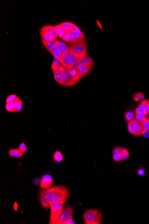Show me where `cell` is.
Wrapping results in <instances>:
<instances>
[{
    "label": "cell",
    "instance_id": "obj_1",
    "mask_svg": "<svg viewBox=\"0 0 149 224\" xmlns=\"http://www.w3.org/2000/svg\"><path fill=\"white\" fill-rule=\"evenodd\" d=\"M70 196V193L66 187L55 185L48 189L41 191L39 195L40 202L45 209L48 210L50 205L56 203L65 204Z\"/></svg>",
    "mask_w": 149,
    "mask_h": 224
},
{
    "label": "cell",
    "instance_id": "obj_2",
    "mask_svg": "<svg viewBox=\"0 0 149 224\" xmlns=\"http://www.w3.org/2000/svg\"><path fill=\"white\" fill-rule=\"evenodd\" d=\"M83 218L85 224H101L103 215L101 211L97 209H89L85 212Z\"/></svg>",
    "mask_w": 149,
    "mask_h": 224
},
{
    "label": "cell",
    "instance_id": "obj_3",
    "mask_svg": "<svg viewBox=\"0 0 149 224\" xmlns=\"http://www.w3.org/2000/svg\"><path fill=\"white\" fill-rule=\"evenodd\" d=\"M87 42L85 41L71 44L69 49L73 53L76 57L83 58L87 54Z\"/></svg>",
    "mask_w": 149,
    "mask_h": 224
},
{
    "label": "cell",
    "instance_id": "obj_4",
    "mask_svg": "<svg viewBox=\"0 0 149 224\" xmlns=\"http://www.w3.org/2000/svg\"><path fill=\"white\" fill-rule=\"evenodd\" d=\"M64 204L56 203L50 205V215L49 224H56L60 214L63 209Z\"/></svg>",
    "mask_w": 149,
    "mask_h": 224
},
{
    "label": "cell",
    "instance_id": "obj_5",
    "mask_svg": "<svg viewBox=\"0 0 149 224\" xmlns=\"http://www.w3.org/2000/svg\"><path fill=\"white\" fill-rule=\"evenodd\" d=\"M73 213V209L71 206L68 205L65 206L63 208L56 224H65L69 220L72 218Z\"/></svg>",
    "mask_w": 149,
    "mask_h": 224
},
{
    "label": "cell",
    "instance_id": "obj_6",
    "mask_svg": "<svg viewBox=\"0 0 149 224\" xmlns=\"http://www.w3.org/2000/svg\"><path fill=\"white\" fill-rule=\"evenodd\" d=\"M62 84L64 86H72L78 83V81L70 74V70L64 67L62 74Z\"/></svg>",
    "mask_w": 149,
    "mask_h": 224
},
{
    "label": "cell",
    "instance_id": "obj_7",
    "mask_svg": "<svg viewBox=\"0 0 149 224\" xmlns=\"http://www.w3.org/2000/svg\"><path fill=\"white\" fill-rule=\"evenodd\" d=\"M129 123L131 125L133 131H134L136 134V136L142 135V133L143 129L142 122L137 120L135 117H134Z\"/></svg>",
    "mask_w": 149,
    "mask_h": 224
},
{
    "label": "cell",
    "instance_id": "obj_8",
    "mask_svg": "<svg viewBox=\"0 0 149 224\" xmlns=\"http://www.w3.org/2000/svg\"><path fill=\"white\" fill-rule=\"evenodd\" d=\"M53 183V179L50 174H44L40 179V185L42 188L48 189L52 187Z\"/></svg>",
    "mask_w": 149,
    "mask_h": 224
},
{
    "label": "cell",
    "instance_id": "obj_9",
    "mask_svg": "<svg viewBox=\"0 0 149 224\" xmlns=\"http://www.w3.org/2000/svg\"><path fill=\"white\" fill-rule=\"evenodd\" d=\"M41 31L45 32L46 33L52 35L54 37V39H56L58 36L57 32L56 26H53L46 25L42 28Z\"/></svg>",
    "mask_w": 149,
    "mask_h": 224
},
{
    "label": "cell",
    "instance_id": "obj_10",
    "mask_svg": "<svg viewBox=\"0 0 149 224\" xmlns=\"http://www.w3.org/2000/svg\"><path fill=\"white\" fill-rule=\"evenodd\" d=\"M94 65L87 64H81L78 68L77 69L79 73L84 77L88 74L92 70Z\"/></svg>",
    "mask_w": 149,
    "mask_h": 224
},
{
    "label": "cell",
    "instance_id": "obj_11",
    "mask_svg": "<svg viewBox=\"0 0 149 224\" xmlns=\"http://www.w3.org/2000/svg\"><path fill=\"white\" fill-rule=\"evenodd\" d=\"M70 52L69 49L68 51L65 54L62 55V56L61 59V62L62 64V66L64 68H68L69 66L70 62Z\"/></svg>",
    "mask_w": 149,
    "mask_h": 224
},
{
    "label": "cell",
    "instance_id": "obj_12",
    "mask_svg": "<svg viewBox=\"0 0 149 224\" xmlns=\"http://www.w3.org/2000/svg\"><path fill=\"white\" fill-rule=\"evenodd\" d=\"M64 67L62 65L58 70L54 73V78L55 80L58 84H62V72L64 71Z\"/></svg>",
    "mask_w": 149,
    "mask_h": 224
},
{
    "label": "cell",
    "instance_id": "obj_13",
    "mask_svg": "<svg viewBox=\"0 0 149 224\" xmlns=\"http://www.w3.org/2000/svg\"><path fill=\"white\" fill-rule=\"evenodd\" d=\"M60 27L62 29L65 33L66 32H72V30L75 24H72V22H62L61 24H58Z\"/></svg>",
    "mask_w": 149,
    "mask_h": 224
},
{
    "label": "cell",
    "instance_id": "obj_14",
    "mask_svg": "<svg viewBox=\"0 0 149 224\" xmlns=\"http://www.w3.org/2000/svg\"><path fill=\"white\" fill-rule=\"evenodd\" d=\"M72 32L73 35L74 39H75L76 43H80V42L85 41V36L81 31H76V32Z\"/></svg>",
    "mask_w": 149,
    "mask_h": 224
},
{
    "label": "cell",
    "instance_id": "obj_15",
    "mask_svg": "<svg viewBox=\"0 0 149 224\" xmlns=\"http://www.w3.org/2000/svg\"><path fill=\"white\" fill-rule=\"evenodd\" d=\"M9 155L10 157H15L17 158H20L22 157L24 153L17 149H11L8 152Z\"/></svg>",
    "mask_w": 149,
    "mask_h": 224
},
{
    "label": "cell",
    "instance_id": "obj_16",
    "mask_svg": "<svg viewBox=\"0 0 149 224\" xmlns=\"http://www.w3.org/2000/svg\"><path fill=\"white\" fill-rule=\"evenodd\" d=\"M51 54L53 56L54 58H57V59L60 60V61H61V59L62 55L60 49L58 48V45L56 43V45H54V47L53 48L52 50V52H51Z\"/></svg>",
    "mask_w": 149,
    "mask_h": 224
},
{
    "label": "cell",
    "instance_id": "obj_17",
    "mask_svg": "<svg viewBox=\"0 0 149 224\" xmlns=\"http://www.w3.org/2000/svg\"><path fill=\"white\" fill-rule=\"evenodd\" d=\"M56 43L58 45L62 55H64L68 51L69 48H68V46H66V44L64 42L60 41L58 40H56Z\"/></svg>",
    "mask_w": 149,
    "mask_h": 224
},
{
    "label": "cell",
    "instance_id": "obj_18",
    "mask_svg": "<svg viewBox=\"0 0 149 224\" xmlns=\"http://www.w3.org/2000/svg\"><path fill=\"white\" fill-rule=\"evenodd\" d=\"M42 42L44 46L46 48V49L51 53L53 48L54 47L56 44V40L52 41L50 42H46L45 41L42 40Z\"/></svg>",
    "mask_w": 149,
    "mask_h": 224
},
{
    "label": "cell",
    "instance_id": "obj_19",
    "mask_svg": "<svg viewBox=\"0 0 149 224\" xmlns=\"http://www.w3.org/2000/svg\"><path fill=\"white\" fill-rule=\"evenodd\" d=\"M62 65V64L60 60L54 57L52 63V66H51V68H52L53 73H54V72L58 70Z\"/></svg>",
    "mask_w": 149,
    "mask_h": 224
},
{
    "label": "cell",
    "instance_id": "obj_20",
    "mask_svg": "<svg viewBox=\"0 0 149 224\" xmlns=\"http://www.w3.org/2000/svg\"><path fill=\"white\" fill-rule=\"evenodd\" d=\"M40 32L41 37L42 40L45 41L46 42H50L52 41H54V37L52 35H50L49 34L46 33L45 32H42V31H40Z\"/></svg>",
    "mask_w": 149,
    "mask_h": 224
},
{
    "label": "cell",
    "instance_id": "obj_21",
    "mask_svg": "<svg viewBox=\"0 0 149 224\" xmlns=\"http://www.w3.org/2000/svg\"><path fill=\"white\" fill-rule=\"evenodd\" d=\"M81 64H87V65H95V63L93 60L91 58L88 54H86V56L82 58L81 60Z\"/></svg>",
    "mask_w": 149,
    "mask_h": 224
},
{
    "label": "cell",
    "instance_id": "obj_22",
    "mask_svg": "<svg viewBox=\"0 0 149 224\" xmlns=\"http://www.w3.org/2000/svg\"><path fill=\"white\" fill-rule=\"evenodd\" d=\"M143 129L142 134H145L149 131V118L146 117L142 121Z\"/></svg>",
    "mask_w": 149,
    "mask_h": 224
},
{
    "label": "cell",
    "instance_id": "obj_23",
    "mask_svg": "<svg viewBox=\"0 0 149 224\" xmlns=\"http://www.w3.org/2000/svg\"><path fill=\"white\" fill-rule=\"evenodd\" d=\"M53 159L56 162H60L64 159V156L60 151H56L53 155Z\"/></svg>",
    "mask_w": 149,
    "mask_h": 224
},
{
    "label": "cell",
    "instance_id": "obj_24",
    "mask_svg": "<svg viewBox=\"0 0 149 224\" xmlns=\"http://www.w3.org/2000/svg\"><path fill=\"white\" fill-rule=\"evenodd\" d=\"M15 104H16V101L9 104H6L5 106V109L9 112H16V110L15 108Z\"/></svg>",
    "mask_w": 149,
    "mask_h": 224
},
{
    "label": "cell",
    "instance_id": "obj_25",
    "mask_svg": "<svg viewBox=\"0 0 149 224\" xmlns=\"http://www.w3.org/2000/svg\"><path fill=\"white\" fill-rule=\"evenodd\" d=\"M70 51V50H69ZM70 52V62L69 66L68 69H72L74 67V64L76 62V56L74 55L73 53H72V52Z\"/></svg>",
    "mask_w": 149,
    "mask_h": 224
},
{
    "label": "cell",
    "instance_id": "obj_26",
    "mask_svg": "<svg viewBox=\"0 0 149 224\" xmlns=\"http://www.w3.org/2000/svg\"><path fill=\"white\" fill-rule=\"evenodd\" d=\"M120 155H121V157L122 160H124L128 159L130 157L129 151L128 149H125V148H123Z\"/></svg>",
    "mask_w": 149,
    "mask_h": 224
},
{
    "label": "cell",
    "instance_id": "obj_27",
    "mask_svg": "<svg viewBox=\"0 0 149 224\" xmlns=\"http://www.w3.org/2000/svg\"><path fill=\"white\" fill-rule=\"evenodd\" d=\"M18 98L16 94H11L6 98V104H9V103L16 101Z\"/></svg>",
    "mask_w": 149,
    "mask_h": 224
},
{
    "label": "cell",
    "instance_id": "obj_28",
    "mask_svg": "<svg viewBox=\"0 0 149 224\" xmlns=\"http://www.w3.org/2000/svg\"><path fill=\"white\" fill-rule=\"evenodd\" d=\"M15 108L16 110V112H20L21 111L22 108V101L18 98L17 100L16 101V104H15Z\"/></svg>",
    "mask_w": 149,
    "mask_h": 224
},
{
    "label": "cell",
    "instance_id": "obj_29",
    "mask_svg": "<svg viewBox=\"0 0 149 224\" xmlns=\"http://www.w3.org/2000/svg\"><path fill=\"white\" fill-rule=\"evenodd\" d=\"M138 107L145 108L149 113V101L148 100H143L138 105Z\"/></svg>",
    "mask_w": 149,
    "mask_h": 224
},
{
    "label": "cell",
    "instance_id": "obj_30",
    "mask_svg": "<svg viewBox=\"0 0 149 224\" xmlns=\"http://www.w3.org/2000/svg\"><path fill=\"white\" fill-rule=\"evenodd\" d=\"M56 28L58 36L60 39H62V37H63L65 34L64 31L60 27V26L58 25L56 26Z\"/></svg>",
    "mask_w": 149,
    "mask_h": 224
},
{
    "label": "cell",
    "instance_id": "obj_31",
    "mask_svg": "<svg viewBox=\"0 0 149 224\" xmlns=\"http://www.w3.org/2000/svg\"><path fill=\"white\" fill-rule=\"evenodd\" d=\"M135 112L144 114L146 116H147L148 115V113H149L146 109H145L144 108H142V107H138V108L136 109Z\"/></svg>",
    "mask_w": 149,
    "mask_h": 224
},
{
    "label": "cell",
    "instance_id": "obj_32",
    "mask_svg": "<svg viewBox=\"0 0 149 224\" xmlns=\"http://www.w3.org/2000/svg\"><path fill=\"white\" fill-rule=\"evenodd\" d=\"M135 115V118L137 120H138L139 121L142 122L143 120L145 119V118L146 117V116L142 113H136Z\"/></svg>",
    "mask_w": 149,
    "mask_h": 224
},
{
    "label": "cell",
    "instance_id": "obj_33",
    "mask_svg": "<svg viewBox=\"0 0 149 224\" xmlns=\"http://www.w3.org/2000/svg\"><path fill=\"white\" fill-rule=\"evenodd\" d=\"M123 148L120 146L115 147L113 150V154H121Z\"/></svg>",
    "mask_w": 149,
    "mask_h": 224
},
{
    "label": "cell",
    "instance_id": "obj_34",
    "mask_svg": "<svg viewBox=\"0 0 149 224\" xmlns=\"http://www.w3.org/2000/svg\"><path fill=\"white\" fill-rule=\"evenodd\" d=\"M18 149L21 151L22 152L24 153L27 150V146L26 145L25 143L24 142H22V143H21L20 144V145H19V147H18Z\"/></svg>",
    "mask_w": 149,
    "mask_h": 224
},
{
    "label": "cell",
    "instance_id": "obj_35",
    "mask_svg": "<svg viewBox=\"0 0 149 224\" xmlns=\"http://www.w3.org/2000/svg\"><path fill=\"white\" fill-rule=\"evenodd\" d=\"M113 160L115 162H120L122 160L120 154H113Z\"/></svg>",
    "mask_w": 149,
    "mask_h": 224
},
{
    "label": "cell",
    "instance_id": "obj_36",
    "mask_svg": "<svg viewBox=\"0 0 149 224\" xmlns=\"http://www.w3.org/2000/svg\"><path fill=\"white\" fill-rule=\"evenodd\" d=\"M134 117V114L132 112H128L125 116L126 119L128 121L131 120Z\"/></svg>",
    "mask_w": 149,
    "mask_h": 224
},
{
    "label": "cell",
    "instance_id": "obj_37",
    "mask_svg": "<svg viewBox=\"0 0 149 224\" xmlns=\"http://www.w3.org/2000/svg\"><path fill=\"white\" fill-rule=\"evenodd\" d=\"M81 58L77 57V58H76V62H75L74 67V69H77L80 66V65L81 64Z\"/></svg>",
    "mask_w": 149,
    "mask_h": 224
},
{
    "label": "cell",
    "instance_id": "obj_38",
    "mask_svg": "<svg viewBox=\"0 0 149 224\" xmlns=\"http://www.w3.org/2000/svg\"><path fill=\"white\" fill-rule=\"evenodd\" d=\"M70 34V32L65 33L64 35V36H63V37H62V40H64L65 41L68 42Z\"/></svg>",
    "mask_w": 149,
    "mask_h": 224
},
{
    "label": "cell",
    "instance_id": "obj_39",
    "mask_svg": "<svg viewBox=\"0 0 149 224\" xmlns=\"http://www.w3.org/2000/svg\"><path fill=\"white\" fill-rule=\"evenodd\" d=\"M128 128L129 132H130V134H132V135H134V136H136V134H135V133H134V131H133V129H132V127H131V125H130V123L128 124Z\"/></svg>",
    "mask_w": 149,
    "mask_h": 224
},
{
    "label": "cell",
    "instance_id": "obj_40",
    "mask_svg": "<svg viewBox=\"0 0 149 224\" xmlns=\"http://www.w3.org/2000/svg\"><path fill=\"white\" fill-rule=\"evenodd\" d=\"M135 96L138 97L140 100H142L145 97V95L142 93H138L135 94Z\"/></svg>",
    "mask_w": 149,
    "mask_h": 224
},
{
    "label": "cell",
    "instance_id": "obj_41",
    "mask_svg": "<svg viewBox=\"0 0 149 224\" xmlns=\"http://www.w3.org/2000/svg\"><path fill=\"white\" fill-rule=\"evenodd\" d=\"M138 173L139 176H142L145 174V171H144V170L140 169L138 170Z\"/></svg>",
    "mask_w": 149,
    "mask_h": 224
},
{
    "label": "cell",
    "instance_id": "obj_42",
    "mask_svg": "<svg viewBox=\"0 0 149 224\" xmlns=\"http://www.w3.org/2000/svg\"><path fill=\"white\" fill-rule=\"evenodd\" d=\"M79 31H81V30H80L79 28H78V26H76V25L74 26L73 28H72V32Z\"/></svg>",
    "mask_w": 149,
    "mask_h": 224
},
{
    "label": "cell",
    "instance_id": "obj_43",
    "mask_svg": "<svg viewBox=\"0 0 149 224\" xmlns=\"http://www.w3.org/2000/svg\"><path fill=\"white\" fill-rule=\"evenodd\" d=\"M134 100H135V101H136V102H138V101L139 100H140V99H139L138 97H135L134 98Z\"/></svg>",
    "mask_w": 149,
    "mask_h": 224
}]
</instances>
